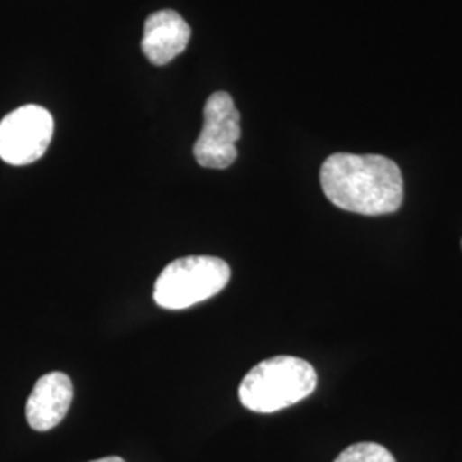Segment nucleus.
<instances>
[{"label": "nucleus", "instance_id": "obj_6", "mask_svg": "<svg viewBox=\"0 0 462 462\" xmlns=\"http://www.w3.org/2000/svg\"><path fill=\"white\" fill-rule=\"evenodd\" d=\"M74 399L72 380L62 372H50L34 383L26 402L28 425L36 431L55 429L64 418Z\"/></svg>", "mask_w": 462, "mask_h": 462}, {"label": "nucleus", "instance_id": "obj_1", "mask_svg": "<svg viewBox=\"0 0 462 462\" xmlns=\"http://www.w3.org/2000/svg\"><path fill=\"white\" fill-rule=\"evenodd\" d=\"M320 185L336 208L356 215L396 213L404 199L399 166L380 154H332L320 168Z\"/></svg>", "mask_w": 462, "mask_h": 462}, {"label": "nucleus", "instance_id": "obj_9", "mask_svg": "<svg viewBox=\"0 0 462 462\" xmlns=\"http://www.w3.org/2000/svg\"><path fill=\"white\" fill-rule=\"evenodd\" d=\"M91 462H125L122 457H116V456H112V457H103V459H98V461H91Z\"/></svg>", "mask_w": 462, "mask_h": 462}, {"label": "nucleus", "instance_id": "obj_3", "mask_svg": "<svg viewBox=\"0 0 462 462\" xmlns=\"http://www.w3.org/2000/svg\"><path fill=\"white\" fill-rule=\"evenodd\" d=\"M223 259L189 255L166 265L154 282V301L166 310H183L217 295L230 282Z\"/></svg>", "mask_w": 462, "mask_h": 462}, {"label": "nucleus", "instance_id": "obj_5", "mask_svg": "<svg viewBox=\"0 0 462 462\" xmlns=\"http://www.w3.org/2000/svg\"><path fill=\"white\" fill-rule=\"evenodd\" d=\"M53 116L38 105L19 106L0 122V160L9 165H30L49 149Z\"/></svg>", "mask_w": 462, "mask_h": 462}, {"label": "nucleus", "instance_id": "obj_2", "mask_svg": "<svg viewBox=\"0 0 462 462\" xmlns=\"http://www.w3.org/2000/svg\"><path fill=\"white\" fill-rule=\"evenodd\" d=\"M317 387L314 366L297 356H273L255 365L238 387L240 402L254 413L286 410Z\"/></svg>", "mask_w": 462, "mask_h": 462}, {"label": "nucleus", "instance_id": "obj_4", "mask_svg": "<svg viewBox=\"0 0 462 462\" xmlns=\"http://www.w3.org/2000/svg\"><path fill=\"white\" fill-rule=\"evenodd\" d=\"M240 114L228 93H213L204 106V125L194 144V158L204 168L225 170L235 163L240 141Z\"/></svg>", "mask_w": 462, "mask_h": 462}, {"label": "nucleus", "instance_id": "obj_8", "mask_svg": "<svg viewBox=\"0 0 462 462\" xmlns=\"http://www.w3.org/2000/svg\"><path fill=\"white\" fill-rule=\"evenodd\" d=\"M334 462H396L394 456L375 442H360L345 448Z\"/></svg>", "mask_w": 462, "mask_h": 462}, {"label": "nucleus", "instance_id": "obj_7", "mask_svg": "<svg viewBox=\"0 0 462 462\" xmlns=\"http://www.w3.org/2000/svg\"><path fill=\"white\" fill-rule=\"evenodd\" d=\"M190 26L175 11L152 13L144 23L143 51L152 66H166L187 49Z\"/></svg>", "mask_w": 462, "mask_h": 462}]
</instances>
